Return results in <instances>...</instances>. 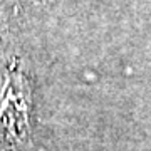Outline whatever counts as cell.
Listing matches in <instances>:
<instances>
[{"label": "cell", "mask_w": 151, "mask_h": 151, "mask_svg": "<svg viewBox=\"0 0 151 151\" xmlns=\"http://www.w3.org/2000/svg\"><path fill=\"white\" fill-rule=\"evenodd\" d=\"M27 104L29 89L24 77H15L10 72L0 91V131L5 129L2 138L20 141V129L27 126Z\"/></svg>", "instance_id": "6da1fadb"}]
</instances>
